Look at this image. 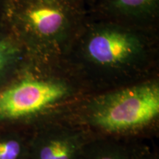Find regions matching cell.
<instances>
[{
    "label": "cell",
    "instance_id": "obj_11",
    "mask_svg": "<svg viewBox=\"0 0 159 159\" xmlns=\"http://www.w3.org/2000/svg\"><path fill=\"white\" fill-rule=\"evenodd\" d=\"M153 159H158V154H156V156L154 157V158Z\"/></svg>",
    "mask_w": 159,
    "mask_h": 159
},
{
    "label": "cell",
    "instance_id": "obj_10",
    "mask_svg": "<svg viewBox=\"0 0 159 159\" xmlns=\"http://www.w3.org/2000/svg\"><path fill=\"white\" fill-rule=\"evenodd\" d=\"M82 1L84 2L87 5V6H88V7H89L92 4H94L97 0H82Z\"/></svg>",
    "mask_w": 159,
    "mask_h": 159
},
{
    "label": "cell",
    "instance_id": "obj_5",
    "mask_svg": "<svg viewBox=\"0 0 159 159\" xmlns=\"http://www.w3.org/2000/svg\"><path fill=\"white\" fill-rule=\"evenodd\" d=\"M94 136L63 118L35 125L30 134L28 159H82Z\"/></svg>",
    "mask_w": 159,
    "mask_h": 159
},
{
    "label": "cell",
    "instance_id": "obj_7",
    "mask_svg": "<svg viewBox=\"0 0 159 159\" xmlns=\"http://www.w3.org/2000/svg\"><path fill=\"white\" fill-rule=\"evenodd\" d=\"M156 154L150 143L141 137L94 136L82 159H153Z\"/></svg>",
    "mask_w": 159,
    "mask_h": 159
},
{
    "label": "cell",
    "instance_id": "obj_3",
    "mask_svg": "<svg viewBox=\"0 0 159 159\" xmlns=\"http://www.w3.org/2000/svg\"><path fill=\"white\" fill-rule=\"evenodd\" d=\"M89 16L82 0H4L2 17L30 59L62 62Z\"/></svg>",
    "mask_w": 159,
    "mask_h": 159
},
{
    "label": "cell",
    "instance_id": "obj_9",
    "mask_svg": "<svg viewBox=\"0 0 159 159\" xmlns=\"http://www.w3.org/2000/svg\"><path fill=\"white\" fill-rule=\"evenodd\" d=\"M30 134L0 128V159H28Z\"/></svg>",
    "mask_w": 159,
    "mask_h": 159
},
{
    "label": "cell",
    "instance_id": "obj_6",
    "mask_svg": "<svg viewBox=\"0 0 159 159\" xmlns=\"http://www.w3.org/2000/svg\"><path fill=\"white\" fill-rule=\"evenodd\" d=\"M89 12L96 17L158 28L159 0H97Z\"/></svg>",
    "mask_w": 159,
    "mask_h": 159
},
{
    "label": "cell",
    "instance_id": "obj_4",
    "mask_svg": "<svg viewBox=\"0 0 159 159\" xmlns=\"http://www.w3.org/2000/svg\"><path fill=\"white\" fill-rule=\"evenodd\" d=\"M62 118L95 136H144L159 121V77L85 95Z\"/></svg>",
    "mask_w": 159,
    "mask_h": 159
},
{
    "label": "cell",
    "instance_id": "obj_1",
    "mask_svg": "<svg viewBox=\"0 0 159 159\" xmlns=\"http://www.w3.org/2000/svg\"><path fill=\"white\" fill-rule=\"evenodd\" d=\"M157 27L91 15L62 62L87 94L158 76Z\"/></svg>",
    "mask_w": 159,
    "mask_h": 159
},
{
    "label": "cell",
    "instance_id": "obj_2",
    "mask_svg": "<svg viewBox=\"0 0 159 159\" xmlns=\"http://www.w3.org/2000/svg\"><path fill=\"white\" fill-rule=\"evenodd\" d=\"M86 91L63 63L28 58L0 88V126L36 125L61 118Z\"/></svg>",
    "mask_w": 159,
    "mask_h": 159
},
{
    "label": "cell",
    "instance_id": "obj_8",
    "mask_svg": "<svg viewBox=\"0 0 159 159\" xmlns=\"http://www.w3.org/2000/svg\"><path fill=\"white\" fill-rule=\"evenodd\" d=\"M28 58L25 49L2 17L0 26V88L17 74Z\"/></svg>",
    "mask_w": 159,
    "mask_h": 159
}]
</instances>
